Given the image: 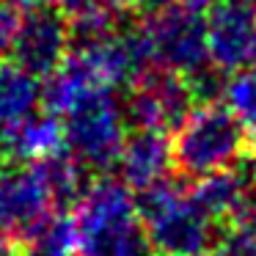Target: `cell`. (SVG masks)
Segmentation results:
<instances>
[{
	"mask_svg": "<svg viewBox=\"0 0 256 256\" xmlns=\"http://www.w3.org/2000/svg\"><path fill=\"white\" fill-rule=\"evenodd\" d=\"M105 3L116 14H135V12H144L149 6V0H105Z\"/></svg>",
	"mask_w": 256,
	"mask_h": 256,
	"instance_id": "18",
	"label": "cell"
},
{
	"mask_svg": "<svg viewBox=\"0 0 256 256\" xmlns=\"http://www.w3.org/2000/svg\"><path fill=\"white\" fill-rule=\"evenodd\" d=\"M210 66L223 78L256 61V8L234 0H215L206 8Z\"/></svg>",
	"mask_w": 256,
	"mask_h": 256,
	"instance_id": "8",
	"label": "cell"
},
{
	"mask_svg": "<svg viewBox=\"0 0 256 256\" xmlns=\"http://www.w3.org/2000/svg\"><path fill=\"white\" fill-rule=\"evenodd\" d=\"M25 256H74V220L69 210H56L22 240Z\"/></svg>",
	"mask_w": 256,
	"mask_h": 256,
	"instance_id": "13",
	"label": "cell"
},
{
	"mask_svg": "<svg viewBox=\"0 0 256 256\" xmlns=\"http://www.w3.org/2000/svg\"><path fill=\"white\" fill-rule=\"evenodd\" d=\"M56 212L34 162H0V232L22 240Z\"/></svg>",
	"mask_w": 256,
	"mask_h": 256,
	"instance_id": "9",
	"label": "cell"
},
{
	"mask_svg": "<svg viewBox=\"0 0 256 256\" xmlns=\"http://www.w3.org/2000/svg\"><path fill=\"white\" fill-rule=\"evenodd\" d=\"M127 91L130 94L124 100L127 127L160 130L171 135L196 105L188 78L160 66H149L132 86H127Z\"/></svg>",
	"mask_w": 256,
	"mask_h": 256,
	"instance_id": "7",
	"label": "cell"
},
{
	"mask_svg": "<svg viewBox=\"0 0 256 256\" xmlns=\"http://www.w3.org/2000/svg\"><path fill=\"white\" fill-rule=\"evenodd\" d=\"M0 256H25L22 254V245L20 242H3V240H0Z\"/></svg>",
	"mask_w": 256,
	"mask_h": 256,
	"instance_id": "20",
	"label": "cell"
},
{
	"mask_svg": "<svg viewBox=\"0 0 256 256\" xmlns=\"http://www.w3.org/2000/svg\"><path fill=\"white\" fill-rule=\"evenodd\" d=\"M74 256H157L135 206V193L113 176L86 184L74 204Z\"/></svg>",
	"mask_w": 256,
	"mask_h": 256,
	"instance_id": "1",
	"label": "cell"
},
{
	"mask_svg": "<svg viewBox=\"0 0 256 256\" xmlns=\"http://www.w3.org/2000/svg\"><path fill=\"white\" fill-rule=\"evenodd\" d=\"M212 256H256V234L226 223L215 234Z\"/></svg>",
	"mask_w": 256,
	"mask_h": 256,
	"instance_id": "15",
	"label": "cell"
},
{
	"mask_svg": "<svg viewBox=\"0 0 256 256\" xmlns=\"http://www.w3.org/2000/svg\"><path fill=\"white\" fill-rule=\"evenodd\" d=\"M245 166L250 168V174H254V179H256V130H250V135H248V154H245Z\"/></svg>",
	"mask_w": 256,
	"mask_h": 256,
	"instance_id": "19",
	"label": "cell"
},
{
	"mask_svg": "<svg viewBox=\"0 0 256 256\" xmlns=\"http://www.w3.org/2000/svg\"><path fill=\"white\" fill-rule=\"evenodd\" d=\"M248 154V130L226 102H196L171 138L174 171L188 179L234 168Z\"/></svg>",
	"mask_w": 256,
	"mask_h": 256,
	"instance_id": "2",
	"label": "cell"
},
{
	"mask_svg": "<svg viewBox=\"0 0 256 256\" xmlns=\"http://www.w3.org/2000/svg\"><path fill=\"white\" fill-rule=\"evenodd\" d=\"M226 223L240 226V228H248V232L256 234V179L245 188V193L240 196L237 206H234L232 218H228Z\"/></svg>",
	"mask_w": 256,
	"mask_h": 256,
	"instance_id": "17",
	"label": "cell"
},
{
	"mask_svg": "<svg viewBox=\"0 0 256 256\" xmlns=\"http://www.w3.org/2000/svg\"><path fill=\"white\" fill-rule=\"evenodd\" d=\"M20 12H22L20 0H0V58H8L14 34H17Z\"/></svg>",
	"mask_w": 256,
	"mask_h": 256,
	"instance_id": "16",
	"label": "cell"
},
{
	"mask_svg": "<svg viewBox=\"0 0 256 256\" xmlns=\"http://www.w3.org/2000/svg\"><path fill=\"white\" fill-rule=\"evenodd\" d=\"M144 42L149 47L152 66L176 72L182 78H196L210 69L206 52V14L184 8L179 3L146 8L138 22Z\"/></svg>",
	"mask_w": 256,
	"mask_h": 256,
	"instance_id": "5",
	"label": "cell"
},
{
	"mask_svg": "<svg viewBox=\"0 0 256 256\" xmlns=\"http://www.w3.org/2000/svg\"><path fill=\"white\" fill-rule=\"evenodd\" d=\"M234 3H242V6H248V8H256V0H234Z\"/></svg>",
	"mask_w": 256,
	"mask_h": 256,
	"instance_id": "21",
	"label": "cell"
},
{
	"mask_svg": "<svg viewBox=\"0 0 256 256\" xmlns=\"http://www.w3.org/2000/svg\"><path fill=\"white\" fill-rule=\"evenodd\" d=\"M72 50V28L69 17L56 6H22L14 34L8 61L44 80L52 74Z\"/></svg>",
	"mask_w": 256,
	"mask_h": 256,
	"instance_id": "6",
	"label": "cell"
},
{
	"mask_svg": "<svg viewBox=\"0 0 256 256\" xmlns=\"http://www.w3.org/2000/svg\"><path fill=\"white\" fill-rule=\"evenodd\" d=\"M61 122L64 149L86 168V171H110L122 152L127 135L124 105L116 100L113 88H96L74 100L58 116Z\"/></svg>",
	"mask_w": 256,
	"mask_h": 256,
	"instance_id": "4",
	"label": "cell"
},
{
	"mask_svg": "<svg viewBox=\"0 0 256 256\" xmlns=\"http://www.w3.org/2000/svg\"><path fill=\"white\" fill-rule=\"evenodd\" d=\"M135 206L157 256H212L218 223L193 204L179 182L166 176L135 190Z\"/></svg>",
	"mask_w": 256,
	"mask_h": 256,
	"instance_id": "3",
	"label": "cell"
},
{
	"mask_svg": "<svg viewBox=\"0 0 256 256\" xmlns=\"http://www.w3.org/2000/svg\"><path fill=\"white\" fill-rule=\"evenodd\" d=\"M0 240H3V232H0Z\"/></svg>",
	"mask_w": 256,
	"mask_h": 256,
	"instance_id": "22",
	"label": "cell"
},
{
	"mask_svg": "<svg viewBox=\"0 0 256 256\" xmlns=\"http://www.w3.org/2000/svg\"><path fill=\"white\" fill-rule=\"evenodd\" d=\"M42 108V80L0 58V127L14 124Z\"/></svg>",
	"mask_w": 256,
	"mask_h": 256,
	"instance_id": "12",
	"label": "cell"
},
{
	"mask_svg": "<svg viewBox=\"0 0 256 256\" xmlns=\"http://www.w3.org/2000/svg\"><path fill=\"white\" fill-rule=\"evenodd\" d=\"M242 174H245V160L234 168L204 174V176L193 179V184L188 188V196L212 223H226L232 218L234 206H237L240 196L254 182V176L245 179Z\"/></svg>",
	"mask_w": 256,
	"mask_h": 256,
	"instance_id": "11",
	"label": "cell"
},
{
	"mask_svg": "<svg viewBox=\"0 0 256 256\" xmlns=\"http://www.w3.org/2000/svg\"><path fill=\"white\" fill-rule=\"evenodd\" d=\"M118 179L130 190H144L149 184L160 182L174 168L171 162V135L160 130L130 127L124 135L122 152L116 157Z\"/></svg>",
	"mask_w": 256,
	"mask_h": 256,
	"instance_id": "10",
	"label": "cell"
},
{
	"mask_svg": "<svg viewBox=\"0 0 256 256\" xmlns=\"http://www.w3.org/2000/svg\"><path fill=\"white\" fill-rule=\"evenodd\" d=\"M226 108L245 124V130H256V61L223 78L220 91Z\"/></svg>",
	"mask_w": 256,
	"mask_h": 256,
	"instance_id": "14",
	"label": "cell"
}]
</instances>
